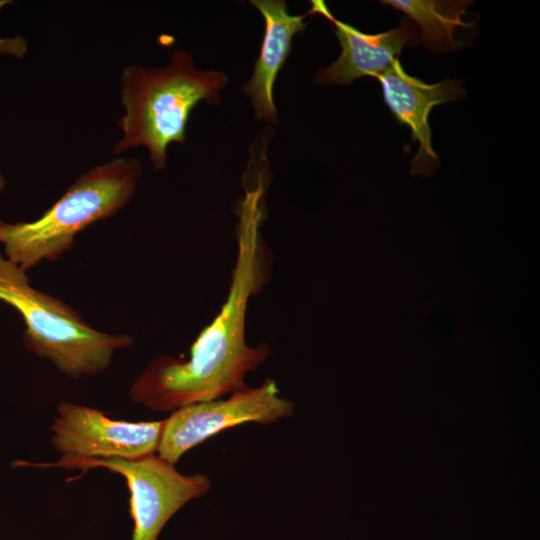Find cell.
Wrapping results in <instances>:
<instances>
[{
    "label": "cell",
    "instance_id": "cell-10",
    "mask_svg": "<svg viewBox=\"0 0 540 540\" xmlns=\"http://www.w3.org/2000/svg\"><path fill=\"white\" fill-rule=\"evenodd\" d=\"M251 3L264 17L265 35L252 77L245 83L243 92L251 99L256 119L276 124L275 80L290 54L292 38L304 31V19L309 14H289L287 4L282 0H254Z\"/></svg>",
    "mask_w": 540,
    "mask_h": 540
},
{
    "label": "cell",
    "instance_id": "cell-8",
    "mask_svg": "<svg viewBox=\"0 0 540 540\" xmlns=\"http://www.w3.org/2000/svg\"><path fill=\"white\" fill-rule=\"evenodd\" d=\"M376 78L390 111L400 124L410 128L412 142L419 144L411 161V174L431 175L439 167L440 160L432 147L430 112L437 105L466 98L463 80L444 79L427 84L407 74L399 60Z\"/></svg>",
    "mask_w": 540,
    "mask_h": 540
},
{
    "label": "cell",
    "instance_id": "cell-6",
    "mask_svg": "<svg viewBox=\"0 0 540 540\" xmlns=\"http://www.w3.org/2000/svg\"><path fill=\"white\" fill-rule=\"evenodd\" d=\"M164 420L131 422L85 405L62 402L51 425V445L62 456L53 463L14 461L12 466L61 467L84 459H137L156 454Z\"/></svg>",
    "mask_w": 540,
    "mask_h": 540
},
{
    "label": "cell",
    "instance_id": "cell-2",
    "mask_svg": "<svg viewBox=\"0 0 540 540\" xmlns=\"http://www.w3.org/2000/svg\"><path fill=\"white\" fill-rule=\"evenodd\" d=\"M227 82L223 72L196 68L184 50L174 51L163 68L125 67L121 76L125 112L118 122L123 136L113 153L144 146L154 168L164 169L169 144L185 140L191 111L200 101L219 102Z\"/></svg>",
    "mask_w": 540,
    "mask_h": 540
},
{
    "label": "cell",
    "instance_id": "cell-3",
    "mask_svg": "<svg viewBox=\"0 0 540 540\" xmlns=\"http://www.w3.org/2000/svg\"><path fill=\"white\" fill-rule=\"evenodd\" d=\"M141 173L138 160L114 158L82 174L40 218L0 221L5 256L25 271L57 260L72 247L77 234L130 201Z\"/></svg>",
    "mask_w": 540,
    "mask_h": 540
},
{
    "label": "cell",
    "instance_id": "cell-13",
    "mask_svg": "<svg viewBox=\"0 0 540 540\" xmlns=\"http://www.w3.org/2000/svg\"><path fill=\"white\" fill-rule=\"evenodd\" d=\"M4 187H5V179L3 175L0 173V193L3 191Z\"/></svg>",
    "mask_w": 540,
    "mask_h": 540
},
{
    "label": "cell",
    "instance_id": "cell-5",
    "mask_svg": "<svg viewBox=\"0 0 540 540\" xmlns=\"http://www.w3.org/2000/svg\"><path fill=\"white\" fill-rule=\"evenodd\" d=\"M294 411L295 403L281 395L274 380L266 379L259 386L247 385L227 398L173 411L164 419L156 454L175 465L187 451L221 431L246 423L273 424L291 417Z\"/></svg>",
    "mask_w": 540,
    "mask_h": 540
},
{
    "label": "cell",
    "instance_id": "cell-12",
    "mask_svg": "<svg viewBox=\"0 0 540 540\" xmlns=\"http://www.w3.org/2000/svg\"><path fill=\"white\" fill-rule=\"evenodd\" d=\"M10 0H0V10L10 4ZM27 53V42L20 36L0 38V54L22 58Z\"/></svg>",
    "mask_w": 540,
    "mask_h": 540
},
{
    "label": "cell",
    "instance_id": "cell-7",
    "mask_svg": "<svg viewBox=\"0 0 540 540\" xmlns=\"http://www.w3.org/2000/svg\"><path fill=\"white\" fill-rule=\"evenodd\" d=\"M67 469L105 468L125 478L134 523L131 540H157L168 520L189 501L205 495L210 479L201 473L182 474L157 454L137 459H84Z\"/></svg>",
    "mask_w": 540,
    "mask_h": 540
},
{
    "label": "cell",
    "instance_id": "cell-4",
    "mask_svg": "<svg viewBox=\"0 0 540 540\" xmlns=\"http://www.w3.org/2000/svg\"><path fill=\"white\" fill-rule=\"evenodd\" d=\"M0 301L22 317L25 348L72 379L102 373L116 351L133 344L126 334L93 328L70 305L32 287L26 271L2 254Z\"/></svg>",
    "mask_w": 540,
    "mask_h": 540
},
{
    "label": "cell",
    "instance_id": "cell-11",
    "mask_svg": "<svg viewBox=\"0 0 540 540\" xmlns=\"http://www.w3.org/2000/svg\"><path fill=\"white\" fill-rule=\"evenodd\" d=\"M381 3L412 19L419 29L420 41L435 54L463 48L465 43L457 39L456 32L473 27V23L464 18L472 1L385 0Z\"/></svg>",
    "mask_w": 540,
    "mask_h": 540
},
{
    "label": "cell",
    "instance_id": "cell-1",
    "mask_svg": "<svg viewBox=\"0 0 540 540\" xmlns=\"http://www.w3.org/2000/svg\"><path fill=\"white\" fill-rule=\"evenodd\" d=\"M247 185L237 208V252L226 298L199 333L188 356L153 359L129 388L131 400L152 411L218 399L247 386L245 377L269 356L265 343L250 345L246 320L250 301L270 279L272 254L262 234L266 184L263 175Z\"/></svg>",
    "mask_w": 540,
    "mask_h": 540
},
{
    "label": "cell",
    "instance_id": "cell-9",
    "mask_svg": "<svg viewBox=\"0 0 540 540\" xmlns=\"http://www.w3.org/2000/svg\"><path fill=\"white\" fill-rule=\"evenodd\" d=\"M308 14L319 13L333 24L341 54L328 67L319 70L314 81L322 85H346L364 76L377 77L399 60L402 50L420 43L415 23L402 19L394 29L369 34L336 19L324 1L313 0Z\"/></svg>",
    "mask_w": 540,
    "mask_h": 540
}]
</instances>
